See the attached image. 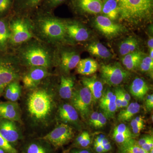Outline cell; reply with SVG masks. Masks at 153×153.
I'll list each match as a JSON object with an SVG mask.
<instances>
[{"mask_svg": "<svg viewBox=\"0 0 153 153\" xmlns=\"http://www.w3.org/2000/svg\"><path fill=\"white\" fill-rule=\"evenodd\" d=\"M56 95L49 85H38L29 89L24 97V119L34 134L46 132L56 118Z\"/></svg>", "mask_w": 153, "mask_h": 153, "instance_id": "cell-1", "label": "cell"}, {"mask_svg": "<svg viewBox=\"0 0 153 153\" xmlns=\"http://www.w3.org/2000/svg\"><path fill=\"white\" fill-rule=\"evenodd\" d=\"M119 9L118 20L138 27L152 21L153 0H116Z\"/></svg>", "mask_w": 153, "mask_h": 153, "instance_id": "cell-2", "label": "cell"}, {"mask_svg": "<svg viewBox=\"0 0 153 153\" xmlns=\"http://www.w3.org/2000/svg\"><path fill=\"white\" fill-rule=\"evenodd\" d=\"M34 30L44 41L56 43L63 41L66 36L65 21L52 16L50 13L36 11Z\"/></svg>", "mask_w": 153, "mask_h": 153, "instance_id": "cell-3", "label": "cell"}, {"mask_svg": "<svg viewBox=\"0 0 153 153\" xmlns=\"http://www.w3.org/2000/svg\"><path fill=\"white\" fill-rule=\"evenodd\" d=\"M19 50V58L25 66H41L48 68L53 63V55L50 49L38 41L27 42Z\"/></svg>", "mask_w": 153, "mask_h": 153, "instance_id": "cell-4", "label": "cell"}, {"mask_svg": "<svg viewBox=\"0 0 153 153\" xmlns=\"http://www.w3.org/2000/svg\"><path fill=\"white\" fill-rule=\"evenodd\" d=\"M17 16L12 20L9 26L10 30V42L15 46L27 43L33 38L32 26L27 16Z\"/></svg>", "mask_w": 153, "mask_h": 153, "instance_id": "cell-5", "label": "cell"}, {"mask_svg": "<svg viewBox=\"0 0 153 153\" xmlns=\"http://www.w3.org/2000/svg\"><path fill=\"white\" fill-rule=\"evenodd\" d=\"M100 71L103 82L109 86H116L121 84L131 75L130 72L118 62L102 64Z\"/></svg>", "mask_w": 153, "mask_h": 153, "instance_id": "cell-6", "label": "cell"}, {"mask_svg": "<svg viewBox=\"0 0 153 153\" xmlns=\"http://www.w3.org/2000/svg\"><path fill=\"white\" fill-rule=\"evenodd\" d=\"M74 136L72 127L61 123L44 136L40 137L47 141L54 148H59L70 142Z\"/></svg>", "mask_w": 153, "mask_h": 153, "instance_id": "cell-7", "label": "cell"}, {"mask_svg": "<svg viewBox=\"0 0 153 153\" xmlns=\"http://www.w3.org/2000/svg\"><path fill=\"white\" fill-rule=\"evenodd\" d=\"M71 105L84 120H86L90 114L92 95L87 88L83 86L74 89L71 98Z\"/></svg>", "mask_w": 153, "mask_h": 153, "instance_id": "cell-8", "label": "cell"}, {"mask_svg": "<svg viewBox=\"0 0 153 153\" xmlns=\"http://www.w3.org/2000/svg\"><path fill=\"white\" fill-rule=\"evenodd\" d=\"M94 24L100 33L109 39L116 38L127 31L123 25L115 23L102 15L96 17Z\"/></svg>", "mask_w": 153, "mask_h": 153, "instance_id": "cell-9", "label": "cell"}, {"mask_svg": "<svg viewBox=\"0 0 153 153\" xmlns=\"http://www.w3.org/2000/svg\"><path fill=\"white\" fill-rule=\"evenodd\" d=\"M19 76V69L15 63L9 60H0V94L7 85L17 81Z\"/></svg>", "mask_w": 153, "mask_h": 153, "instance_id": "cell-10", "label": "cell"}, {"mask_svg": "<svg viewBox=\"0 0 153 153\" xmlns=\"http://www.w3.org/2000/svg\"><path fill=\"white\" fill-rule=\"evenodd\" d=\"M16 123L0 118V134L12 146L22 139V131Z\"/></svg>", "mask_w": 153, "mask_h": 153, "instance_id": "cell-11", "label": "cell"}, {"mask_svg": "<svg viewBox=\"0 0 153 153\" xmlns=\"http://www.w3.org/2000/svg\"><path fill=\"white\" fill-rule=\"evenodd\" d=\"M48 68L41 66H32L23 77L24 86L28 89L37 87L41 81L49 76Z\"/></svg>", "mask_w": 153, "mask_h": 153, "instance_id": "cell-12", "label": "cell"}, {"mask_svg": "<svg viewBox=\"0 0 153 153\" xmlns=\"http://www.w3.org/2000/svg\"><path fill=\"white\" fill-rule=\"evenodd\" d=\"M73 10L79 14L97 15L101 13L102 0H69Z\"/></svg>", "mask_w": 153, "mask_h": 153, "instance_id": "cell-13", "label": "cell"}, {"mask_svg": "<svg viewBox=\"0 0 153 153\" xmlns=\"http://www.w3.org/2000/svg\"><path fill=\"white\" fill-rule=\"evenodd\" d=\"M66 36L72 41L83 42L90 37L89 31L84 26L75 21H65Z\"/></svg>", "mask_w": 153, "mask_h": 153, "instance_id": "cell-14", "label": "cell"}, {"mask_svg": "<svg viewBox=\"0 0 153 153\" xmlns=\"http://www.w3.org/2000/svg\"><path fill=\"white\" fill-rule=\"evenodd\" d=\"M22 111L17 102H0V118L22 123Z\"/></svg>", "mask_w": 153, "mask_h": 153, "instance_id": "cell-15", "label": "cell"}, {"mask_svg": "<svg viewBox=\"0 0 153 153\" xmlns=\"http://www.w3.org/2000/svg\"><path fill=\"white\" fill-rule=\"evenodd\" d=\"M56 118L62 123L71 126H77L79 123V114L74 107L68 103L62 104L58 107Z\"/></svg>", "mask_w": 153, "mask_h": 153, "instance_id": "cell-16", "label": "cell"}, {"mask_svg": "<svg viewBox=\"0 0 153 153\" xmlns=\"http://www.w3.org/2000/svg\"><path fill=\"white\" fill-rule=\"evenodd\" d=\"M99 106L107 118L113 117L117 110L114 92L110 89L103 92L100 99Z\"/></svg>", "mask_w": 153, "mask_h": 153, "instance_id": "cell-17", "label": "cell"}, {"mask_svg": "<svg viewBox=\"0 0 153 153\" xmlns=\"http://www.w3.org/2000/svg\"><path fill=\"white\" fill-rule=\"evenodd\" d=\"M22 153H54L52 146L41 137L28 140L22 148Z\"/></svg>", "mask_w": 153, "mask_h": 153, "instance_id": "cell-18", "label": "cell"}, {"mask_svg": "<svg viewBox=\"0 0 153 153\" xmlns=\"http://www.w3.org/2000/svg\"><path fill=\"white\" fill-rule=\"evenodd\" d=\"M44 0H14V13L19 16H28L36 12Z\"/></svg>", "mask_w": 153, "mask_h": 153, "instance_id": "cell-19", "label": "cell"}, {"mask_svg": "<svg viewBox=\"0 0 153 153\" xmlns=\"http://www.w3.org/2000/svg\"><path fill=\"white\" fill-rule=\"evenodd\" d=\"M60 57V68L65 73H68L76 67L80 60L79 54L70 49L63 50Z\"/></svg>", "mask_w": 153, "mask_h": 153, "instance_id": "cell-20", "label": "cell"}, {"mask_svg": "<svg viewBox=\"0 0 153 153\" xmlns=\"http://www.w3.org/2000/svg\"><path fill=\"white\" fill-rule=\"evenodd\" d=\"M81 81L83 86L87 88L90 91L93 102L99 100L103 92L102 82L95 76L82 77Z\"/></svg>", "mask_w": 153, "mask_h": 153, "instance_id": "cell-21", "label": "cell"}, {"mask_svg": "<svg viewBox=\"0 0 153 153\" xmlns=\"http://www.w3.org/2000/svg\"><path fill=\"white\" fill-rule=\"evenodd\" d=\"M114 140L119 144H126L132 141V134L128 127L124 123L116 126L112 134Z\"/></svg>", "mask_w": 153, "mask_h": 153, "instance_id": "cell-22", "label": "cell"}, {"mask_svg": "<svg viewBox=\"0 0 153 153\" xmlns=\"http://www.w3.org/2000/svg\"><path fill=\"white\" fill-rule=\"evenodd\" d=\"M149 89V85L144 79L137 77L134 79L131 84L129 90L134 97L137 99L143 100Z\"/></svg>", "mask_w": 153, "mask_h": 153, "instance_id": "cell-23", "label": "cell"}, {"mask_svg": "<svg viewBox=\"0 0 153 153\" xmlns=\"http://www.w3.org/2000/svg\"><path fill=\"white\" fill-rule=\"evenodd\" d=\"M102 6L101 13L102 16L112 21H116L119 18L118 5L116 0H102Z\"/></svg>", "mask_w": 153, "mask_h": 153, "instance_id": "cell-24", "label": "cell"}, {"mask_svg": "<svg viewBox=\"0 0 153 153\" xmlns=\"http://www.w3.org/2000/svg\"><path fill=\"white\" fill-rule=\"evenodd\" d=\"M74 79L72 77L61 76L58 90L60 97L63 99H71L74 89Z\"/></svg>", "mask_w": 153, "mask_h": 153, "instance_id": "cell-25", "label": "cell"}, {"mask_svg": "<svg viewBox=\"0 0 153 153\" xmlns=\"http://www.w3.org/2000/svg\"><path fill=\"white\" fill-rule=\"evenodd\" d=\"M76 71L79 74L85 76L94 74L98 68V64L92 58L80 59L76 66Z\"/></svg>", "mask_w": 153, "mask_h": 153, "instance_id": "cell-26", "label": "cell"}, {"mask_svg": "<svg viewBox=\"0 0 153 153\" xmlns=\"http://www.w3.org/2000/svg\"><path fill=\"white\" fill-rule=\"evenodd\" d=\"M144 54L141 51H135L123 56L122 59L123 64L128 71L134 70L139 68Z\"/></svg>", "mask_w": 153, "mask_h": 153, "instance_id": "cell-27", "label": "cell"}, {"mask_svg": "<svg viewBox=\"0 0 153 153\" xmlns=\"http://www.w3.org/2000/svg\"><path fill=\"white\" fill-rule=\"evenodd\" d=\"M87 49L91 55L102 59H110L112 56L109 49L100 42L91 43L88 46Z\"/></svg>", "mask_w": 153, "mask_h": 153, "instance_id": "cell-28", "label": "cell"}, {"mask_svg": "<svg viewBox=\"0 0 153 153\" xmlns=\"http://www.w3.org/2000/svg\"><path fill=\"white\" fill-rule=\"evenodd\" d=\"M139 42L135 37L130 36L121 42L119 46V52L122 56L138 51Z\"/></svg>", "mask_w": 153, "mask_h": 153, "instance_id": "cell-29", "label": "cell"}, {"mask_svg": "<svg viewBox=\"0 0 153 153\" xmlns=\"http://www.w3.org/2000/svg\"><path fill=\"white\" fill-rule=\"evenodd\" d=\"M22 94V87L17 81L11 82L5 88V97L9 101L17 102Z\"/></svg>", "mask_w": 153, "mask_h": 153, "instance_id": "cell-30", "label": "cell"}, {"mask_svg": "<svg viewBox=\"0 0 153 153\" xmlns=\"http://www.w3.org/2000/svg\"><path fill=\"white\" fill-rule=\"evenodd\" d=\"M126 109L121 111L118 115V120L120 122L128 121L134 116L139 112L140 105L137 102H132L129 104Z\"/></svg>", "mask_w": 153, "mask_h": 153, "instance_id": "cell-31", "label": "cell"}, {"mask_svg": "<svg viewBox=\"0 0 153 153\" xmlns=\"http://www.w3.org/2000/svg\"><path fill=\"white\" fill-rule=\"evenodd\" d=\"M10 30L7 23L4 19H0V50H4L10 42Z\"/></svg>", "mask_w": 153, "mask_h": 153, "instance_id": "cell-32", "label": "cell"}, {"mask_svg": "<svg viewBox=\"0 0 153 153\" xmlns=\"http://www.w3.org/2000/svg\"><path fill=\"white\" fill-rule=\"evenodd\" d=\"M68 0H44L41 3L40 11L50 13L52 10L66 2Z\"/></svg>", "mask_w": 153, "mask_h": 153, "instance_id": "cell-33", "label": "cell"}, {"mask_svg": "<svg viewBox=\"0 0 153 153\" xmlns=\"http://www.w3.org/2000/svg\"><path fill=\"white\" fill-rule=\"evenodd\" d=\"M120 153H149L143 149L132 140L121 146Z\"/></svg>", "mask_w": 153, "mask_h": 153, "instance_id": "cell-34", "label": "cell"}, {"mask_svg": "<svg viewBox=\"0 0 153 153\" xmlns=\"http://www.w3.org/2000/svg\"><path fill=\"white\" fill-rule=\"evenodd\" d=\"M139 68L143 72H148L153 75V59L149 56H144L140 63Z\"/></svg>", "mask_w": 153, "mask_h": 153, "instance_id": "cell-35", "label": "cell"}, {"mask_svg": "<svg viewBox=\"0 0 153 153\" xmlns=\"http://www.w3.org/2000/svg\"><path fill=\"white\" fill-rule=\"evenodd\" d=\"M0 148L6 153H19L13 146L10 144L0 134Z\"/></svg>", "mask_w": 153, "mask_h": 153, "instance_id": "cell-36", "label": "cell"}, {"mask_svg": "<svg viewBox=\"0 0 153 153\" xmlns=\"http://www.w3.org/2000/svg\"><path fill=\"white\" fill-rule=\"evenodd\" d=\"M14 0H0V16L8 13L13 7Z\"/></svg>", "mask_w": 153, "mask_h": 153, "instance_id": "cell-37", "label": "cell"}, {"mask_svg": "<svg viewBox=\"0 0 153 153\" xmlns=\"http://www.w3.org/2000/svg\"><path fill=\"white\" fill-rule=\"evenodd\" d=\"M131 126L132 128L133 134L134 135H138L140 131L144 128V123H140L137 122L135 120H132L131 123Z\"/></svg>", "mask_w": 153, "mask_h": 153, "instance_id": "cell-38", "label": "cell"}, {"mask_svg": "<svg viewBox=\"0 0 153 153\" xmlns=\"http://www.w3.org/2000/svg\"><path fill=\"white\" fill-rule=\"evenodd\" d=\"M107 117L102 113H99L98 120L95 127L97 128H101L103 127L107 123Z\"/></svg>", "mask_w": 153, "mask_h": 153, "instance_id": "cell-39", "label": "cell"}, {"mask_svg": "<svg viewBox=\"0 0 153 153\" xmlns=\"http://www.w3.org/2000/svg\"><path fill=\"white\" fill-rule=\"evenodd\" d=\"M114 93L116 96V104L117 109L122 108L121 95L119 87L115 89Z\"/></svg>", "mask_w": 153, "mask_h": 153, "instance_id": "cell-40", "label": "cell"}, {"mask_svg": "<svg viewBox=\"0 0 153 153\" xmlns=\"http://www.w3.org/2000/svg\"><path fill=\"white\" fill-rule=\"evenodd\" d=\"M146 105L148 111H151L153 108V94H149L146 99Z\"/></svg>", "mask_w": 153, "mask_h": 153, "instance_id": "cell-41", "label": "cell"}, {"mask_svg": "<svg viewBox=\"0 0 153 153\" xmlns=\"http://www.w3.org/2000/svg\"><path fill=\"white\" fill-rule=\"evenodd\" d=\"M91 142V139L90 135H88L85 139H84L77 146L80 148H86L90 145Z\"/></svg>", "mask_w": 153, "mask_h": 153, "instance_id": "cell-42", "label": "cell"}, {"mask_svg": "<svg viewBox=\"0 0 153 153\" xmlns=\"http://www.w3.org/2000/svg\"><path fill=\"white\" fill-rule=\"evenodd\" d=\"M98 117L99 113L97 111H94L91 114L90 119H89V123L91 125L95 127L98 120Z\"/></svg>", "mask_w": 153, "mask_h": 153, "instance_id": "cell-43", "label": "cell"}, {"mask_svg": "<svg viewBox=\"0 0 153 153\" xmlns=\"http://www.w3.org/2000/svg\"><path fill=\"white\" fill-rule=\"evenodd\" d=\"M149 153L153 149V138L140 147Z\"/></svg>", "mask_w": 153, "mask_h": 153, "instance_id": "cell-44", "label": "cell"}, {"mask_svg": "<svg viewBox=\"0 0 153 153\" xmlns=\"http://www.w3.org/2000/svg\"><path fill=\"white\" fill-rule=\"evenodd\" d=\"M68 153H93L89 149L86 148H76L72 149Z\"/></svg>", "mask_w": 153, "mask_h": 153, "instance_id": "cell-45", "label": "cell"}, {"mask_svg": "<svg viewBox=\"0 0 153 153\" xmlns=\"http://www.w3.org/2000/svg\"><path fill=\"white\" fill-rule=\"evenodd\" d=\"M89 134L87 131H83L82 133L80 134L78 136H77L75 139V142H74V144L75 146H77V145L79 144V143L81 142V141L85 139L86 137Z\"/></svg>", "mask_w": 153, "mask_h": 153, "instance_id": "cell-46", "label": "cell"}, {"mask_svg": "<svg viewBox=\"0 0 153 153\" xmlns=\"http://www.w3.org/2000/svg\"><path fill=\"white\" fill-rule=\"evenodd\" d=\"M152 138H153V137L152 136L149 135H145L140 139L137 143V145L139 146L140 147H141Z\"/></svg>", "mask_w": 153, "mask_h": 153, "instance_id": "cell-47", "label": "cell"}, {"mask_svg": "<svg viewBox=\"0 0 153 153\" xmlns=\"http://www.w3.org/2000/svg\"><path fill=\"white\" fill-rule=\"evenodd\" d=\"M120 88V90L121 93L122 94L123 96V97L126 100V101L130 102L131 100V96L127 92L125 89L122 88Z\"/></svg>", "mask_w": 153, "mask_h": 153, "instance_id": "cell-48", "label": "cell"}, {"mask_svg": "<svg viewBox=\"0 0 153 153\" xmlns=\"http://www.w3.org/2000/svg\"><path fill=\"white\" fill-rule=\"evenodd\" d=\"M105 136L104 134H100L97 136L95 138L94 141V146H97V145H101L102 140L105 137Z\"/></svg>", "mask_w": 153, "mask_h": 153, "instance_id": "cell-49", "label": "cell"}, {"mask_svg": "<svg viewBox=\"0 0 153 153\" xmlns=\"http://www.w3.org/2000/svg\"><path fill=\"white\" fill-rule=\"evenodd\" d=\"M102 146V148H103L104 153L109 152L112 149V146H111V143L110 142L109 143H107L106 144Z\"/></svg>", "mask_w": 153, "mask_h": 153, "instance_id": "cell-50", "label": "cell"}, {"mask_svg": "<svg viewBox=\"0 0 153 153\" xmlns=\"http://www.w3.org/2000/svg\"><path fill=\"white\" fill-rule=\"evenodd\" d=\"M94 149L96 152L97 153H104L103 148L101 145L94 146Z\"/></svg>", "mask_w": 153, "mask_h": 153, "instance_id": "cell-51", "label": "cell"}, {"mask_svg": "<svg viewBox=\"0 0 153 153\" xmlns=\"http://www.w3.org/2000/svg\"><path fill=\"white\" fill-rule=\"evenodd\" d=\"M148 46L150 49H153V38L152 36H150L148 41Z\"/></svg>", "mask_w": 153, "mask_h": 153, "instance_id": "cell-52", "label": "cell"}, {"mask_svg": "<svg viewBox=\"0 0 153 153\" xmlns=\"http://www.w3.org/2000/svg\"><path fill=\"white\" fill-rule=\"evenodd\" d=\"M134 119L139 123H144V120H143L142 118L140 117H136L135 118H134Z\"/></svg>", "mask_w": 153, "mask_h": 153, "instance_id": "cell-53", "label": "cell"}, {"mask_svg": "<svg viewBox=\"0 0 153 153\" xmlns=\"http://www.w3.org/2000/svg\"><path fill=\"white\" fill-rule=\"evenodd\" d=\"M150 57H151L152 59H153V49H150Z\"/></svg>", "mask_w": 153, "mask_h": 153, "instance_id": "cell-54", "label": "cell"}, {"mask_svg": "<svg viewBox=\"0 0 153 153\" xmlns=\"http://www.w3.org/2000/svg\"><path fill=\"white\" fill-rule=\"evenodd\" d=\"M0 153H6L5 151L2 149L1 148H0Z\"/></svg>", "mask_w": 153, "mask_h": 153, "instance_id": "cell-55", "label": "cell"}, {"mask_svg": "<svg viewBox=\"0 0 153 153\" xmlns=\"http://www.w3.org/2000/svg\"><path fill=\"white\" fill-rule=\"evenodd\" d=\"M63 153H67V152H63Z\"/></svg>", "mask_w": 153, "mask_h": 153, "instance_id": "cell-56", "label": "cell"}]
</instances>
